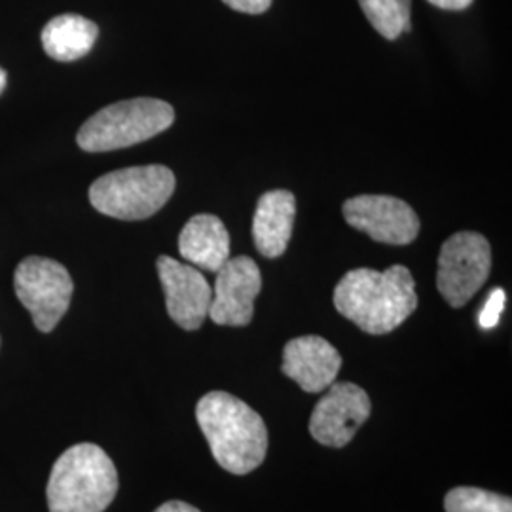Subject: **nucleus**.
Returning a JSON list of instances; mask_svg holds the SVG:
<instances>
[{
  "label": "nucleus",
  "mask_w": 512,
  "mask_h": 512,
  "mask_svg": "<svg viewBox=\"0 0 512 512\" xmlns=\"http://www.w3.org/2000/svg\"><path fill=\"white\" fill-rule=\"evenodd\" d=\"M175 122V110L162 99L137 97L95 112L76 135L86 152H110L133 147L164 133Z\"/></svg>",
  "instance_id": "20e7f679"
},
{
  "label": "nucleus",
  "mask_w": 512,
  "mask_h": 512,
  "mask_svg": "<svg viewBox=\"0 0 512 512\" xmlns=\"http://www.w3.org/2000/svg\"><path fill=\"white\" fill-rule=\"evenodd\" d=\"M342 368L338 349L321 336H300L283 349L281 370L306 393H323L336 382Z\"/></svg>",
  "instance_id": "f8f14e48"
},
{
  "label": "nucleus",
  "mask_w": 512,
  "mask_h": 512,
  "mask_svg": "<svg viewBox=\"0 0 512 512\" xmlns=\"http://www.w3.org/2000/svg\"><path fill=\"white\" fill-rule=\"evenodd\" d=\"M196 418L211 454L232 475H249L268 452L266 423L247 403L226 391L203 395Z\"/></svg>",
  "instance_id": "f03ea898"
},
{
  "label": "nucleus",
  "mask_w": 512,
  "mask_h": 512,
  "mask_svg": "<svg viewBox=\"0 0 512 512\" xmlns=\"http://www.w3.org/2000/svg\"><path fill=\"white\" fill-rule=\"evenodd\" d=\"M505 308V293L501 289H495L494 293L490 294L484 310L480 313V327L482 329H492L497 325L501 311Z\"/></svg>",
  "instance_id": "a211bd4d"
},
{
  "label": "nucleus",
  "mask_w": 512,
  "mask_h": 512,
  "mask_svg": "<svg viewBox=\"0 0 512 512\" xmlns=\"http://www.w3.org/2000/svg\"><path fill=\"white\" fill-rule=\"evenodd\" d=\"M14 291L40 332H52L73 300V277L52 258L27 256L14 274Z\"/></svg>",
  "instance_id": "423d86ee"
},
{
  "label": "nucleus",
  "mask_w": 512,
  "mask_h": 512,
  "mask_svg": "<svg viewBox=\"0 0 512 512\" xmlns=\"http://www.w3.org/2000/svg\"><path fill=\"white\" fill-rule=\"evenodd\" d=\"M334 308L368 334H389L418 308L416 281L401 264L384 272L357 268L338 281Z\"/></svg>",
  "instance_id": "f257e3e1"
},
{
  "label": "nucleus",
  "mask_w": 512,
  "mask_h": 512,
  "mask_svg": "<svg viewBox=\"0 0 512 512\" xmlns=\"http://www.w3.org/2000/svg\"><path fill=\"white\" fill-rule=\"evenodd\" d=\"M118 494V471L103 448L74 444L52 467L46 497L50 512H105Z\"/></svg>",
  "instance_id": "7ed1b4c3"
},
{
  "label": "nucleus",
  "mask_w": 512,
  "mask_h": 512,
  "mask_svg": "<svg viewBox=\"0 0 512 512\" xmlns=\"http://www.w3.org/2000/svg\"><path fill=\"white\" fill-rule=\"evenodd\" d=\"M370 412L372 404L363 387L334 382L311 412V437L323 446L344 448L368 420Z\"/></svg>",
  "instance_id": "1a4fd4ad"
},
{
  "label": "nucleus",
  "mask_w": 512,
  "mask_h": 512,
  "mask_svg": "<svg viewBox=\"0 0 512 512\" xmlns=\"http://www.w3.org/2000/svg\"><path fill=\"white\" fill-rule=\"evenodd\" d=\"M351 228L385 245H410L420 234V219L408 203L393 196H355L342 207Z\"/></svg>",
  "instance_id": "6e6552de"
},
{
  "label": "nucleus",
  "mask_w": 512,
  "mask_h": 512,
  "mask_svg": "<svg viewBox=\"0 0 512 512\" xmlns=\"http://www.w3.org/2000/svg\"><path fill=\"white\" fill-rule=\"evenodd\" d=\"M222 2L236 12L253 14V16L264 14L272 6V0H222Z\"/></svg>",
  "instance_id": "6ab92c4d"
},
{
  "label": "nucleus",
  "mask_w": 512,
  "mask_h": 512,
  "mask_svg": "<svg viewBox=\"0 0 512 512\" xmlns=\"http://www.w3.org/2000/svg\"><path fill=\"white\" fill-rule=\"evenodd\" d=\"M99 37L97 25L78 14H63L50 19L42 29L44 52L55 61L71 63L92 52Z\"/></svg>",
  "instance_id": "2eb2a0df"
},
{
  "label": "nucleus",
  "mask_w": 512,
  "mask_h": 512,
  "mask_svg": "<svg viewBox=\"0 0 512 512\" xmlns=\"http://www.w3.org/2000/svg\"><path fill=\"white\" fill-rule=\"evenodd\" d=\"M492 272V247L478 232H458L446 239L439 255L437 287L452 308H463Z\"/></svg>",
  "instance_id": "0eeeda50"
},
{
  "label": "nucleus",
  "mask_w": 512,
  "mask_h": 512,
  "mask_svg": "<svg viewBox=\"0 0 512 512\" xmlns=\"http://www.w3.org/2000/svg\"><path fill=\"white\" fill-rule=\"evenodd\" d=\"M179 253L186 262L217 274L230 258V234L215 215H196L179 236Z\"/></svg>",
  "instance_id": "4468645a"
},
{
  "label": "nucleus",
  "mask_w": 512,
  "mask_h": 512,
  "mask_svg": "<svg viewBox=\"0 0 512 512\" xmlns=\"http://www.w3.org/2000/svg\"><path fill=\"white\" fill-rule=\"evenodd\" d=\"M175 175L165 165H137L107 173L90 186L93 207L112 219L145 220L175 192Z\"/></svg>",
  "instance_id": "39448f33"
},
{
  "label": "nucleus",
  "mask_w": 512,
  "mask_h": 512,
  "mask_svg": "<svg viewBox=\"0 0 512 512\" xmlns=\"http://www.w3.org/2000/svg\"><path fill=\"white\" fill-rule=\"evenodd\" d=\"M446 512H512L511 497L482 488L459 486L444 497Z\"/></svg>",
  "instance_id": "f3484780"
},
{
  "label": "nucleus",
  "mask_w": 512,
  "mask_h": 512,
  "mask_svg": "<svg viewBox=\"0 0 512 512\" xmlns=\"http://www.w3.org/2000/svg\"><path fill=\"white\" fill-rule=\"evenodd\" d=\"M296 198L289 190H270L260 196L253 217V239L258 253L277 258L287 251L293 236Z\"/></svg>",
  "instance_id": "ddd939ff"
},
{
  "label": "nucleus",
  "mask_w": 512,
  "mask_h": 512,
  "mask_svg": "<svg viewBox=\"0 0 512 512\" xmlns=\"http://www.w3.org/2000/svg\"><path fill=\"white\" fill-rule=\"evenodd\" d=\"M169 317L184 330H198L209 317L213 289L200 270L171 256L156 262Z\"/></svg>",
  "instance_id": "9b49d317"
},
{
  "label": "nucleus",
  "mask_w": 512,
  "mask_h": 512,
  "mask_svg": "<svg viewBox=\"0 0 512 512\" xmlns=\"http://www.w3.org/2000/svg\"><path fill=\"white\" fill-rule=\"evenodd\" d=\"M433 6H437V8H442V10H454V12H458V10H465V8H469L475 0H429Z\"/></svg>",
  "instance_id": "aec40b11"
},
{
  "label": "nucleus",
  "mask_w": 512,
  "mask_h": 512,
  "mask_svg": "<svg viewBox=\"0 0 512 512\" xmlns=\"http://www.w3.org/2000/svg\"><path fill=\"white\" fill-rule=\"evenodd\" d=\"M154 512H200L196 507L184 503V501H167L162 507H158Z\"/></svg>",
  "instance_id": "412c9836"
},
{
  "label": "nucleus",
  "mask_w": 512,
  "mask_h": 512,
  "mask_svg": "<svg viewBox=\"0 0 512 512\" xmlns=\"http://www.w3.org/2000/svg\"><path fill=\"white\" fill-rule=\"evenodd\" d=\"M262 275L251 256L228 258L217 272L209 317L222 327H247L255 315Z\"/></svg>",
  "instance_id": "9d476101"
},
{
  "label": "nucleus",
  "mask_w": 512,
  "mask_h": 512,
  "mask_svg": "<svg viewBox=\"0 0 512 512\" xmlns=\"http://www.w3.org/2000/svg\"><path fill=\"white\" fill-rule=\"evenodd\" d=\"M359 4L372 27L387 40H395L412 29L410 0H359Z\"/></svg>",
  "instance_id": "dca6fc26"
},
{
  "label": "nucleus",
  "mask_w": 512,
  "mask_h": 512,
  "mask_svg": "<svg viewBox=\"0 0 512 512\" xmlns=\"http://www.w3.org/2000/svg\"><path fill=\"white\" fill-rule=\"evenodd\" d=\"M4 88H6V73H4V69L0 67V93L4 92Z\"/></svg>",
  "instance_id": "4be33fe9"
}]
</instances>
